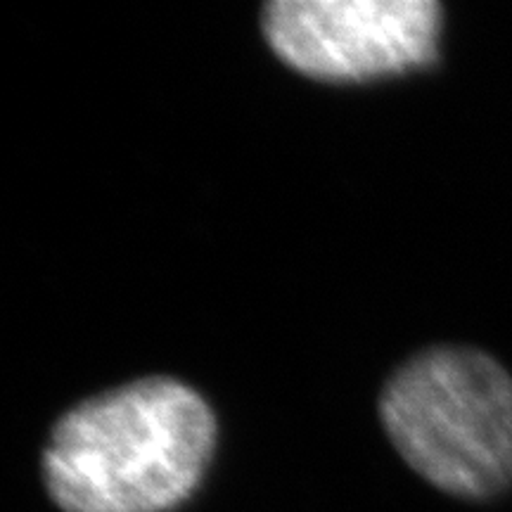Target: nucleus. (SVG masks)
Returning <instances> with one entry per match:
<instances>
[{
	"label": "nucleus",
	"instance_id": "f03ea898",
	"mask_svg": "<svg viewBox=\"0 0 512 512\" xmlns=\"http://www.w3.org/2000/svg\"><path fill=\"white\" fill-rule=\"evenodd\" d=\"M382 425L444 494L482 501L512 486V377L470 347L420 351L384 384Z\"/></svg>",
	"mask_w": 512,
	"mask_h": 512
},
{
	"label": "nucleus",
	"instance_id": "7ed1b4c3",
	"mask_svg": "<svg viewBox=\"0 0 512 512\" xmlns=\"http://www.w3.org/2000/svg\"><path fill=\"white\" fill-rule=\"evenodd\" d=\"M261 22L275 55L320 81L399 76L439 55L441 5L434 0H278Z\"/></svg>",
	"mask_w": 512,
	"mask_h": 512
},
{
	"label": "nucleus",
	"instance_id": "f257e3e1",
	"mask_svg": "<svg viewBox=\"0 0 512 512\" xmlns=\"http://www.w3.org/2000/svg\"><path fill=\"white\" fill-rule=\"evenodd\" d=\"M214 444L202 396L147 377L64 415L43 453V479L64 512H171L195 494Z\"/></svg>",
	"mask_w": 512,
	"mask_h": 512
}]
</instances>
